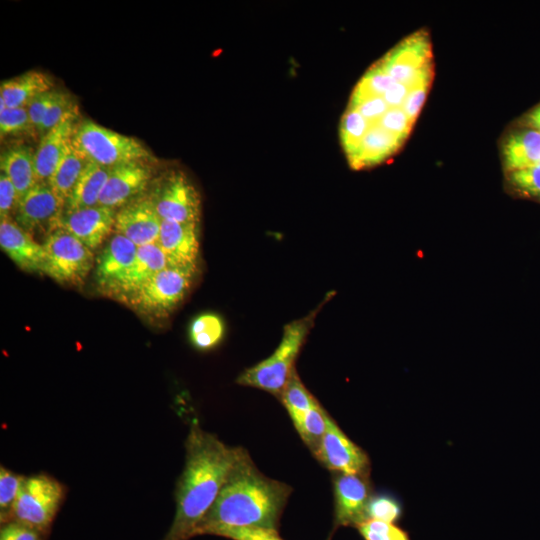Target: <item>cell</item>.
<instances>
[{
  "mask_svg": "<svg viewBox=\"0 0 540 540\" xmlns=\"http://www.w3.org/2000/svg\"><path fill=\"white\" fill-rule=\"evenodd\" d=\"M314 456L330 471L370 475L368 454L346 436L327 412L326 430Z\"/></svg>",
  "mask_w": 540,
  "mask_h": 540,
  "instance_id": "9",
  "label": "cell"
},
{
  "mask_svg": "<svg viewBox=\"0 0 540 540\" xmlns=\"http://www.w3.org/2000/svg\"><path fill=\"white\" fill-rule=\"evenodd\" d=\"M413 124L401 108H389L375 125H379L404 141Z\"/></svg>",
  "mask_w": 540,
  "mask_h": 540,
  "instance_id": "37",
  "label": "cell"
},
{
  "mask_svg": "<svg viewBox=\"0 0 540 540\" xmlns=\"http://www.w3.org/2000/svg\"><path fill=\"white\" fill-rule=\"evenodd\" d=\"M327 301L306 316L287 323L281 341L274 352L259 363L245 369L237 378L239 385L257 388L280 396L290 376L295 371V362L314 326L319 309Z\"/></svg>",
  "mask_w": 540,
  "mask_h": 540,
  "instance_id": "3",
  "label": "cell"
},
{
  "mask_svg": "<svg viewBox=\"0 0 540 540\" xmlns=\"http://www.w3.org/2000/svg\"><path fill=\"white\" fill-rule=\"evenodd\" d=\"M34 155L35 151L26 145L10 147L1 154V172L13 183L19 201L37 183Z\"/></svg>",
  "mask_w": 540,
  "mask_h": 540,
  "instance_id": "22",
  "label": "cell"
},
{
  "mask_svg": "<svg viewBox=\"0 0 540 540\" xmlns=\"http://www.w3.org/2000/svg\"><path fill=\"white\" fill-rule=\"evenodd\" d=\"M186 460L175 492L176 512L163 540H189L225 484L242 447H230L193 421Z\"/></svg>",
  "mask_w": 540,
  "mask_h": 540,
  "instance_id": "1",
  "label": "cell"
},
{
  "mask_svg": "<svg viewBox=\"0 0 540 540\" xmlns=\"http://www.w3.org/2000/svg\"><path fill=\"white\" fill-rule=\"evenodd\" d=\"M279 398L288 414L309 410L318 402L302 383L296 370L290 376Z\"/></svg>",
  "mask_w": 540,
  "mask_h": 540,
  "instance_id": "28",
  "label": "cell"
},
{
  "mask_svg": "<svg viewBox=\"0 0 540 540\" xmlns=\"http://www.w3.org/2000/svg\"><path fill=\"white\" fill-rule=\"evenodd\" d=\"M19 203L17 191L11 180L3 173L0 174V218L14 217Z\"/></svg>",
  "mask_w": 540,
  "mask_h": 540,
  "instance_id": "38",
  "label": "cell"
},
{
  "mask_svg": "<svg viewBox=\"0 0 540 540\" xmlns=\"http://www.w3.org/2000/svg\"><path fill=\"white\" fill-rule=\"evenodd\" d=\"M161 218L146 194L117 209L114 229L136 246L157 243Z\"/></svg>",
  "mask_w": 540,
  "mask_h": 540,
  "instance_id": "14",
  "label": "cell"
},
{
  "mask_svg": "<svg viewBox=\"0 0 540 540\" xmlns=\"http://www.w3.org/2000/svg\"><path fill=\"white\" fill-rule=\"evenodd\" d=\"M333 531L343 526L356 527L367 520L366 509L372 494L369 476L337 473L333 479Z\"/></svg>",
  "mask_w": 540,
  "mask_h": 540,
  "instance_id": "11",
  "label": "cell"
},
{
  "mask_svg": "<svg viewBox=\"0 0 540 540\" xmlns=\"http://www.w3.org/2000/svg\"><path fill=\"white\" fill-rule=\"evenodd\" d=\"M149 196L161 220L199 223L200 194L184 172L170 171L164 175Z\"/></svg>",
  "mask_w": 540,
  "mask_h": 540,
  "instance_id": "8",
  "label": "cell"
},
{
  "mask_svg": "<svg viewBox=\"0 0 540 540\" xmlns=\"http://www.w3.org/2000/svg\"><path fill=\"white\" fill-rule=\"evenodd\" d=\"M57 90H50L35 97L27 106L30 121L38 133L42 119L55 98Z\"/></svg>",
  "mask_w": 540,
  "mask_h": 540,
  "instance_id": "41",
  "label": "cell"
},
{
  "mask_svg": "<svg viewBox=\"0 0 540 540\" xmlns=\"http://www.w3.org/2000/svg\"><path fill=\"white\" fill-rule=\"evenodd\" d=\"M72 144L88 161L109 169L130 162H149L153 158L138 139L91 120L76 124Z\"/></svg>",
  "mask_w": 540,
  "mask_h": 540,
  "instance_id": "4",
  "label": "cell"
},
{
  "mask_svg": "<svg viewBox=\"0 0 540 540\" xmlns=\"http://www.w3.org/2000/svg\"><path fill=\"white\" fill-rule=\"evenodd\" d=\"M221 536L231 540H282L278 530L255 527L229 529L223 532Z\"/></svg>",
  "mask_w": 540,
  "mask_h": 540,
  "instance_id": "39",
  "label": "cell"
},
{
  "mask_svg": "<svg viewBox=\"0 0 540 540\" xmlns=\"http://www.w3.org/2000/svg\"><path fill=\"white\" fill-rule=\"evenodd\" d=\"M509 181L522 195L540 198V164L510 171Z\"/></svg>",
  "mask_w": 540,
  "mask_h": 540,
  "instance_id": "35",
  "label": "cell"
},
{
  "mask_svg": "<svg viewBox=\"0 0 540 540\" xmlns=\"http://www.w3.org/2000/svg\"><path fill=\"white\" fill-rule=\"evenodd\" d=\"M0 246L22 270L45 274L46 254L43 245L19 226L13 218L0 221Z\"/></svg>",
  "mask_w": 540,
  "mask_h": 540,
  "instance_id": "17",
  "label": "cell"
},
{
  "mask_svg": "<svg viewBox=\"0 0 540 540\" xmlns=\"http://www.w3.org/2000/svg\"><path fill=\"white\" fill-rule=\"evenodd\" d=\"M73 114H77L75 100L69 93L57 90L55 98L49 105L42 119L38 129V134L43 136L49 130Z\"/></svg>",
  "mask_w": 540,
  "mask_h": 540,
  "instance_id": "32",
  "label": "cell"
},
{
  "mask_svg": "<svg viewBox=\"0 0 540 540\" xmlns=\"http://www.w3.org/2000/svg\"><path fill=\"white\" fill-rule=\"evenodd\" d=\"M76 118L77 114L67 117L41 136L34 155L37 182H49L54 170L72 141Z\"/></svg>",
  "mask_w": 540,
  "mask_h": 540,
  "instance_id": "18",
  "label": "cell"
},
{
  "mask_svg": "<svg viewBox=\"0 0 540 540\" xmlns=\"http://www.w3.org/2000/svg\"><path fill=\"white\" fill-rule=\"evenodd\" d=\"M116 211L101 205L64 210L57 227L65 229L91 251H95L114 229Z\"/></svg>",
  "mask_w": 540,
  "mask_h": 540,
  "instance_id": "15",
  "label": "cell"
},
{
  "mask_svg": "<svg viewBox=\"0 0 540 540\" xmlns=\"http://www.w3.org/2000/svg\"><path fill=\"white\" fill-rule=\"evenodd\" d=\"M110 169L88 161L78 179L64 210L97 206Z\"/></svg>",
  "mask_w": 540,
  "mask_h": 540,
  "instance_id": "24",
  "label": "cell"
},
{
  "mask_svg": "<svg viewBox=\"0 0 540 540\" xmlns=\"http://www.w3.org/2000/svg\"><path fill=\"white\" fill-rule=\"evenodd\" d=\"M168 266L170 264L165 254L156 243L138 247L134 263L120 284L114 299L127 304L148 280Z\"/></svg>",
  "mask_w": 540,
  "mask_h": 540,
  "instance_id": "19",
  "label": "cell"
},
{
  "mask_svg": "<svg viewBox=\"0 0 540 540\" xmlns=\"http://www.w3.org/2000/svg\"><path fill=\"white\" fill-rule=\"evenodd\" d=\"M403 514L401 502L391 494L372 495L366 509L367 520H378L388 523L398 522Z\"/></svg>",
  "mask_w": 540,
  "mask_h": 540,
  "instance_id": "33",
  "label": "cell"
},
{
  "mask_svg": "<svg viewBox=\"0 0 540 540\" xmlns=\"http://www.w3.org/2000/svg\"><path fill=\"white\" fill-rule=\"evenodd\" d=\"M87 163L88 160L74 147L71 141L48 182L65 203Z\"/></svg>",
  "mask_w": 540,
  "mask_h": 540,
  "instance_id": "25",
  "label": "cell"
},
{
  "mask_svg": "<svg viewBox=\"0 0 540 540\" xmlns=\"http://www.w3.org/2000/svg\"><path fill=\"white\" fill-rule=\"evenodd\" d=\"M65 209V202L49 183L37 182L19 201L14 221L32 235L45 237L57 227Z\"/></svg>",
  "mask_w": 540,
  "mask_h": 540,
  "instance_id": "10",
  "label": "cell"
},
{
  "mask_svg": "<svg viewBox=\"0 0 540 540\" xmlns=\"http://www.w3.org/2000/svg\"><path fill=\"white\" fill-rule=\"evenodd\" d=\"M37 133L33 127L26 107L8 108L0 99V135L7 136Z\"/></svg>",
  "mask_w": 540,
  "mask_h": 540,
  "instance_id": "29",
  "label": "cell"
},
{
  "mask_svg": "<svg viewBox=\"0 0 540 540\" xmlns=\"http://www.w3.org/2000/svg\"><path fill=\"white\" fill-rule=\"evenodd\" d=\"M429 85H422L410 89L406 96L401 109L405 112L407 117L414 123L421 107L425 101Z\"/></svg>",
  "mask_w": 540,
  "mask_h": 540,
  "instance_id": "42",
  "label": "cell"
},
{
  "mask_svg": "<svg viewBox=\"0 0 540 540\" xmlns=\"http://www.w3.org/2000/svg\"><path fill=\"white\" fill-rule=\"evenodd\" d=\"M525 121L531 129H534L540 133V104L528 112V114L525 116Z\"/></svg>",
  "mask_w": 540,
  "mask_h": 540,
  "instance_id": "44",
  "label": "cell"
},
{
  "mask_svg": "<svg viewBox=\"0 0 540 540\" xmlns=\"http://www.w3.org/2000/svg\"><path fill=\"white\" fill-rule=\"evenodd\" d=\"M23 476L6 467H0V521L6 524L12 521L13 507L19 492Z\"/></svg>",
  "mask_w": 540,
  "mask_h": 540,
  "instance_id": "31",
  "label": "cell"
},
{
  "mask_svg": "<svg viewBox=\"0 0 540 540\" xmlns=\"http://www.w3.org/2000/svg\"><path fill=\"white\" fill-rule=\"evenodd\" d=\"M152 175L148 162H130L110 168L98 205L121 208L145 194Z\"/></svg>",
  "mask_w": 540,
  "mask_h": 540,
  "instance_id": "13",
  "label": "cell"
},
{
  "mask_svg": "<svg viewBox=\"0 0 540 540\" xmlns=\"http://www.w3.org/2000/svg\"><path fill=\"white\" fill-rule=\"evenodd\" d=\"M502 151L508 172L540 164V133L531 128L514 132L505 140Z\"/></svg>",
  "mask_w": 540,
  "mask_h": 540,
  "instance_id": "23",
  "label": "cell"
},
{
  "mask_svg": "<svg viewBox=\"0 0 540 540\" xmlns=\"http://www.w3.org/2000/svg\"><path fill=\"white\" fill-rule=\"evenodd\" d=\"M42 245L46 254V275L62 285L84 283L94 265L93 251L61 227L53 229Z\"/></svg>",
  "mask_w": 540,
  "mask_h": 540,
  "instance_id": "6",
  "label": "cell"
},
{
  "mask_svg": "<svg viewBox=\"0 0 540 540\" xmlns=\"http://www.w3.org/2000/svg\"><path fill=\"white\" fill-rule=\"evenodd\" d=\"M369 127V122L357 110L348 107L341 121V140L348 157L354 153Z\"/></svg>",
  "mask_w": 540,
  "mask_h": 540,
  "instance_id": "30",
  "label": "cell"
},
{
  "mask_svg": "<svg viewBox=\"0 0 540 540\" xmlns=\"http://www.w3.org/2000/svg\"><path fill=\"white\" fill-rule=\"evenodd\" d=\"M156 244L170 266L197 270L200 247L198 223L162 220Z\"/></svg>",
  "mask_w": 540,
  "mask_h": 540,
  "instance_id": "16",
  "label": "cell"
},
{
  "mask_svg": "<svg viewBox=\"0 0 540 540\" xmlns=\"http://www.w3.org/2000/svg\"><path fill=\"white\" fill-rule=\"evenodd\" d=\"M42 536L35 529L14 520L3 524L0 529V540H43Z\"/></svg>",
  "mask_w": 540,
  "mask_h": 540,
  "instance_id": "40",
  "label": "cell"
},
{
  "mask_svg": "<svg viewBox=\"0 0 540 540\" xmlns=\"http://www.w3.org/2000/svg\"><path fill=\"white\" fill-rule=\"evenodd\" d=\"M137 248L125 236L114 233L95 260L94 279L100 293L114 298L134 263Z\"/></svg>",
  "mask_w": 540,
  "mask_h": 540,
  "instance_id": "12",
  "label": "cell"
},
{
  "mask_svg": "<svg viewBox=\"0 0 540 540\" xmlns=\"http://www.w3.org/2000/svg\"><path fill=\"white\" fill-rule=\"evenodd\" d=\"M53 85L49 75L27 71L1 82L0 99L8 108L26 107L38 95L53 90Z\"/></svg>",
  "mask_w": 540,
  "mask_h": 540,
  "instance_id": "21",
  "label": "cell"
},
{
  "mask_svg": "<svg viewBox=\"0 0 540 540\" xmlns=\"http://www.w3.org/2000/svg\"><path fill=\"white\" fill-rule=\"evenodd\" d=\"M225 332L222 318L215 313L196 316L189 326V339L199 350H210L217 346Z\"/></svg>",
  "mask_w": 540,
  "mask_h": 540,
  "instance_id": "27",
  "label": "cell"
},
{
  "mask_svg": "<svg viewBox=\"0 0 540 540\" xmlns=\"http://www.w3.org/2000/svg\"><path fill=\"white\" fill-rule=\"evenodd\" d=\"M289 415L301 439L314 455L326 430V410L317 402L309 410Z\"/></svg>",
  "mask_w": 540,
  "mask_h": 540,
  "instance_id": "26",
  "label": "cell"
},
{
  "mask_svg": "<svg viewBox=\"0 0 540 540\" xmlns=\"http://www.w3.org/2000/svg\"><path fill=\"white\" fill-rule=\"evenodd\" d=\"M291 492L289 485L262 474L243 448L196 536H221L234 528L278 530Z\"/></svg>",
  "mask_w": 540,
  "mask_h": 540,
  "instance_id": "2",
  "label": "cell"
},
{
  "mask_svg": "<svg viewBox=\"0 0 540 540\" xmlns=\"http://www.w3.org/2000/svg\"><path fill=\"white\" fill-rule=\"evenodd\" d=\"M197 270L168 266L156 273L127 302L141 314L164 318L186 297Z\"/></svg>",
  "mask_w": 540,
  "mask_h": 540,
  "instance_id": "7",
  "label": "cell"
},
{
  "mask_svg": "<svg viewBox=\"0 0 540 540\" xmlns=\"http://www.w3.org/2000/svg\"><path fill=\"white\" fill-rule=\"evenodd\" d=\"M402 142L379 125H371L354 153L348 157L349 163L354 169L379 164L394 154Z\"/></svg>",
  "mask_w": 540,
  "mask_h": 540,
  "instance_id": "20",
  "label": "cell"
},
{
  "mask_svg": "<svg viewBox=\"0 0 540 540\" xmlns=\"http://www.w3.org/2000/svg\"><path fill=\"white\" fill-rule=\"evenodd\" d=\"M356 528L364 540H411L408 532L395 523L368 519Z\"/></svg>",
  "mask_w": 540,
  "mask_h": 540,
  "instance_id": "34",
  "label": "cell"
},
{
  "mask_svg": "<svg viewBox=\"0 0 540 540\" xmlns=\"http://www.w3.org/2000/svg\"><path fill=\"white\" fill-rule=\"evenodd\" d=\"M410 88L401 83H394L381 97L389 108H401Z\"/></svg>",
  "mask_w": 540,
  "mask_h": 540,
  "instance_id": "43",
  "label": "cell"
},
{
  "mask_svg": "<svg viewBox=\"0 0 540 540\" xmlns=\"http://www.w3.org/2000/svg\"><path fill=\"white\" fill-rule=\"evenodd\" d=\"M349 108L357 110L371 126L377 124L389 106L381 96L373 95L351 98Z\"/></svg>",
  "mask_w": 540,
  "mask_h": 540,
  "instance_id": "36",
  "label": "cell"
},
{
  "mask_svg": "<svg viewBox=\"0 0 540 540\" xmlns=\"http://www.w3.org/2000/svg\"><path fill=\"white\" fill-rule=\"evenodd\" d=\"M65 486L45 473L23 476L13 507L12 521L48 534L65 498Z\"/></svg>",
  "mask_w": 540,
  "mask_h": 540,
  "instance_id": "5",
  "label": "cell"
}]
</instances>
